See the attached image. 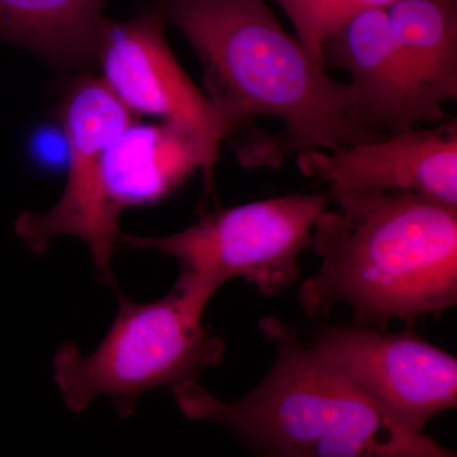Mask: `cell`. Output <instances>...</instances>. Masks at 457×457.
Masks as SVG:
<instances>
[{
    "mask_svg": "<svg viewBox=\"0 0 457 457\" xmlns=\"http://www.w3.org/2000/svg\"><path fill=\"white\" fill-rule=\"evenodd\" d=\"M187 38L204 69V90L231 132L254 117L284 122L237 150L245 167L278 168L286 156L386 137L354 122L350 84L291 35L267 0H149Z\"/></svg>",
    "mask_w": 457,
    "mask_h": 457,
    "instance_id": "1",
    "label": "cell"
},
{
    "mask_svg": "<svg viewBox=\"0 0 457 457\" xmlns=\"http://www.w3.org/2000/svg\"><path fill=\"white\" fill-rule=\"evenodd\" d=\"M336 210L312 228L320 258L299 302L311 317L347 305L354 324L385 330L457 303V209L413 194L328 189Z\"/></svg>",
    "mask_w": 457,
    "mask_h": 457,
    "instance_id": "2",
    "label": "cell"
},
{
    "mask_svg": "<svg viewBox=\"0 0 457 457\" xmlns=\"http://www.w3.org/2000/svg\"><path fill=\"white\" fill-rule=\"evenodd\" d=\"M260 329L278 348L262 383L236 402L197 383L177 387L186 417L227 427L258 457H456L396 423L284 321L263 318Z\"/></svg>",
    "mask_w": 457,
    "mask_h": 457,
    "instance_id": "3",
    "label": "cell"
},
{
    "mask_svg": "<svg viewBox=\"0 0 457 457\" xmlns=\"http://www.w3.org/2000/svg\"><path fill=\"white\" fill-rule=\"evenodd\" d=\"M117 295L119 312L95 352L83 356L77 345L65 342L54 357V378L71 411H83L104 396L129 417L143 394L196 383L224 357V342L203 324L209 303L185 286L176 282L152 303Z\"/></svg>",
    "mask_w": 457,
    "mask_h": 457,
    "instance_id": "4",
    "label": "cell"
},
{
    "mask_svg": "<svg viewBox=\"0 0 457 457\" xmlns=\"http://www.w3.org/2000/svg\"><path fill=\"white\" fill-rule=\"evenodd\" d=\"M329 204L328 192L267 198L204 212L170 236L122 233L120 245L170 255L180 266L177 281L209 302L233 278H245L270 296L299 278L300 257Z\"/></svg>",
    "mask_w": 457,
    "mask_h": 457,
    "instance_id": "5",
    "label": "cell"
},
{
    "mask_svg": "<svg viewBox=\"0 0 457 457\" xmlns=\"http://www.w3.org/2000/svg\"><path fill=\"white\" fill-rule=\"evenodd\" d=\"M95 62L98 79L132 116L163 123L187 141L210 191L221 144L231 131L171 53L163 17L146 7L130 20L107 18Z\"/></svg>",
    "mask_w": 457,
    "mask_h": 457,
    "instance_id": "6",
    "label": "cell"
},
{
    "mask_svg": "<svg viewBox=\"0 0 457 457\" xmlns=\"http://www.w3.org/2000/svg\"><path fill=\"white\" fill-rule=\"evenodd\" d=\"M135 117L98 78L82 75L66 92L59 121L69 143L62 198L44 213H23L17 231L32 251H46L55 237L73 236L88 245L98 278L114 284L111 260L122 231L104 189V155Z\"/></svg>",
    "mask_w": 457,
    "mask_h": 457,
    "instance_id": "7",
    "label": "cell"
},
{
    "mask_svg": "<svg viewBox=\"0 0 457 457\" xmlns=\"http://www.w3.org/2000/svg\"><path fill=\"white\" fill-rule=\"evenodd\" d=\"M309 345L408 431L423 435L432 418L456 408V357L411 329L329 326Z\"/></svg>",
    "mask_w": 457,
    "mask_h": 457,
    "instance_id": "8",
    "label": "cell"
},
{
    "mask_svg": "<svg viewBox=\"0 0 457 457\" xmlns=\"http://www.w3.org/2000/svg\"><path fill=\"white\" fill-rule=\"evenodd\" d=\"M303 176L329 189L400 192L457 209V123L386 135L329 150L296 154Z\"/></svg>",
    "mask_w": 457,
    "mask_h": 457,
    "instance_id": "9",
    "label": "cell"
},
{
    "mask_svg": "<svg viewBox=\"0 0 457 457\" xmlns=\"http://www.w3.org/2000/svg\"><path fill=\"white\" fill-rule=\"evenodd\" d=\"M323 64L350 74L353 120L362 130L393 135L449 119L420 96L394 38L386 9L363 12L345 23L324 45Z\"/></svg>",
    "mask_w": 457,
    "mask_h": 457,
    "instance_id": "10",
    "label": "cell"
},
{
    "mask_svg": "<svg viewBox=\"0 0 457 457\" xmlns=\"http://www.w3.org/2000/svg\"><path fill=\"white\" fill-rule=\"evenodd\" d=\"M194 168L196 154L179 132L163 123L134 120L104 155L108 203L120 216L131 207L159 203Z\"/></svg>",
    "mask_w": 457,
    "mask_h": 457,
    "instance_id": "11",
    "label": "cell"
},
{
    "mask_svg": "<svg viewBox=\"0 0 457 457\" xmlns=\"http://www.w3.org/2000/svg\"><path fill=\"white\" fill-rule=\"evenodd\" d=\"M107 0H0V41L56 68L95 62Z\"/></svg>",
    "mask_w": 457,
    "mask_h": 457,
    "instance_id": "12",
    "label": "cell"
},
{
    "mask_svg": "<svg viewBox=\"0 0 457 457\" xmlns=\"http://www.w3.org/2000/svg\"><path fill=\"white\" fill-rule=\"evenodd\" d=\"M390 29L420 96L436 112L457 98V0H398Z\"/></svg>",
    "mask_w": 457,
    "mask_h": 457,
    "instance_id": "13",
    "label": "cell"
},
{
    "mask_svg": "<svg viewBox=\"0 0 457 457\" xmlns=\"http://www.w3.org/2000/svg\"><path fill=\"white\" fill-rule=\"evenodd\" d=\"M281 7L295 36L312 56L323 62L327 41L352 18L371 9H386L398 0H267Z\"/></svg>",
    "mask_w": 457,
    "mask_h": 457,
    "instance_id": "14",
    "label": "cell"
},
{
    "mask_svg": "<svg viewBox=\"0 0 457 457\" xmlns=\"http://www.w3.org/2000/svg\"><path fill=\"white\" fill-rule=\"evenodd\" d=\"M32 163L45 170H66L69 161V143L62 123H46L31 132L27 143Z\"/></svg>",
    "mask_w": 457,
    "mask_h": 457,
    "instance_id": "15",
    "label": "cell"
}]
</instances>
